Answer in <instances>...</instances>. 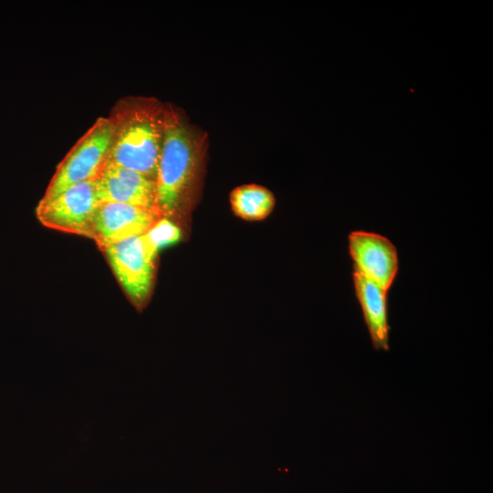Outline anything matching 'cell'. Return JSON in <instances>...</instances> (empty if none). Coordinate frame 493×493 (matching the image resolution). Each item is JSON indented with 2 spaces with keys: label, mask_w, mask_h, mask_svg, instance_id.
<instances>
[{
  "label": "cell",
  "mask_w": 493,
  "mask_h": 493,
  "mask_svg": "<svg viewBox=\"0 0 493 493\" xmlns=\"http://www.w3.org/2000/svg\"><path fill=\"white\" fill-rule=\"evenodd\" d=\"M113 125L107 162L156 181L166 105L152 98L120 100L109 116Z\"/></svg>",
  "instance_id": "cell-1"
},
{
  "label": "cell",
  "mask_w": 493,
  "mask_h": 493,
  "mask_svg": "<svg viewBox=\"0 0 493 493\" xmlns=\"http://www.w3.org/2000/svg\"><path fill=\"white\" fill-rule=\"evenodd\" d=\"M203 136L172 106H166L156 176L157 208L163 216L172 217L184 204L203 158Z\"/></svg>",
  "instance_id": "cell-2"
},
{
  "label": "cell",
  "mask_w": 493,
  "mask_h": 493,
  "mask_svg": "<svg viewBox=\"0 0 493 493\" xmlns=\"http://www.w3.org/2000/svg\"><path fill=\"white\" fill-rule=\"evenodd\" d=\"M112 132L110 119L99 118L59 163L40 201H47L75 184L96 179L107 162Z\"/></svg>",
  "instance_id": "cell-3"
},
{
  "label": "cell",
  "mask_w": 493,
  "mask_h": 493,
  "mask_svg": "<svg viewBox=\"0 0 493 493\" xmlns=\"http://www.w3.org/2000/svg\"><path fill=\"white\" fill-rule=\"evenodd\" d=\"M94 180L75 184L47 201H39L38 221L48 228L89 238L99 204Z\"/></svg>",
  "instance_id": "cell-4"
},
{
  "label": "cell",
  "mask_w": 493,
  "mask_h": 493,
  "mask_svg": "<svg viewBox=\"0 0 493 493\" xmlns=\"http://www.w3.org/2000/svg\"><path fill=\"white\" fill-rule=\"evenodd\" d=\"M102 251L131 299L137 306H143L152 288L156 255L142 235L110 245Z\"/></svg>",
  "instance_id": "cell-5"
},
{
  "label": "cell",
  "mask_w": 493,
  "mask_h": 493,
  "mask_svg": "<svg viewBox=\"0 0 493 493\" xmlns=\"http://www.w3.org/2000/svg\"><path fill=\"white\" fill-rule=\"evenodd\" d=\"M163 215L154 210L116 202H99L90 237L103 250L120 241L143 235Z\"/></svg>",
  "instance_id": "cell-6"
},
{
  "label": "cell",
  "mask_w": 493,
  "mask_h": 493,
  "mask_svg": "<svg viewBox=\"0 0 493 493\" xmlns=\"http://www.w3.org/2000/svg\"><path fill=\"white\" fill-rule=\"evenodd\" d=\"M348 247L353 270L388 291L399 267L397 249L391 240L376 233L352 231Z\"/></svg>",
  "instance_id": "cell-7"
},
{
  "label": "cell",
  "mask_w": 493,
  "mask_h": 493,
  "mask_svg": "<svg viewBox=\"0 0 493 493\" xmlns=\"http://www.w3.org/2000/svg\"><path fill=\"white\" fill-rule=\"evenodd\" d=\"M94 181L99 202L123 203L159 212L156 181L142 173L106 162Z\"/></svg>",
  "instance_id": "cell-8"
},
{
  "label": "cell",
  "mask_w": 493,
  "mask_h": 493,
  "mask_svg": "<svg viewBox=\"0 0 493 493\" xmlns=\"http://www.w3.org/2000/svg\"><path fill=\"white\" fill-rule=\"evenodd\" d=\"M352 280L357 300L372 344L377 351L389 350L388 291L353 270Z\"/></svg>",
  "instance_id": "cell-9"
},
{
  "label": "cell",
  "mask_w": 493,
  "mask_h": 493,
  "mask_svg": "<svg viewBox=\"0 0 493 493\" xmlns=\"http://www.w3.org/2000/svg\"><path fill=\"white\" fill-rule=\"evenodd\" d=\"M233 212L246 221H260L270 215L275 205L273 194L255 184L236 187L230 194Z\"/></svg>",
  "instance_id": "cell-10"
},
{
  "label": "cell",
  "mask_w": 493,
  "mask_h": 493,
  "mask_svg": "<svg viewBox=\"0 0 493 493\" xmlns=\"http://www.w3.org/2000/svg\"><path fill=\"white\" fill-rule=\"evenodd\" d=\"M152 253L180 241L182 233L170 218L162 216L142 235Z\"/></svg>",
  "instance_id": "cell-11"
}]
</instances>
